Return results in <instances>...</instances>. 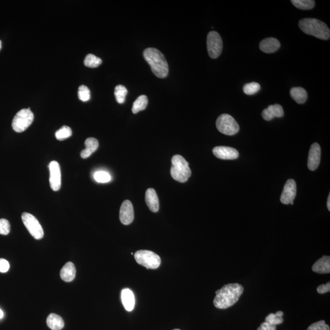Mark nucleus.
<instances>
[{"mask_svg": "<svg viewBox=\"0 0 330 330\" xmlns=\"http://www.w3.org/2000/svg\"><path fill=\"white\" fill-rule=\"evenodd\" d=\"M102 63V59L92 54L88 55L84 60L85 65L91 68H97Z\"/></svg>", "mask_w": 330, "mask_h": 330, "instance_id": "obj_27", "label": "nucleus"}, {"mask_svg": "<svg viewBox=\"0 0 330 330\" xmlns=\"http://www.w3.org/2000/svg\"><path fill=\"white\" fill-rule=\"evenodd\" d=\"M307 330H330V329L329 325L325 324L324 320H320L311 325Z\"/></svg>", "mask_w": 330, "mask_h": 330, "instance_id": "obj_34", "label": "nucleus"}, {"mask_svg": "<svg viewBox=\"0 0 330 330\" xmlns=\"http://www.w3.org/2000/svg\"><path fill=\"white\" fill-rule=\"evenodd\" d=\"M11 231V225L8 220L2 219H0V234L1 235H8Z\"/></svg>", "mask_w": 330, "mask_h": 330, "instance_id": "obj_33", "label": "nucleus"}, {"mask_svg": "<svg viewBox=\"0 0 330 330\" xmlns=\"http://www.w3.org/2000/svg\"><path fill=\"white\" fill-rule=\"evenodd\" d=\"M119 219L124 225H128L134 220V210L132 204L129 200L124 201L119 212Z\"/></svg>", "mask_w": 330, "mask_h": 330, "instance_id": "obj_12", "label": "nucleus"}, {"mask_svg": "<svg viewBox=\"0 0 330 330\" xmlns=\"http://www.w3.org/2000/svg\"><path fill=\"white\" fill-rule=\"evenodd\" d=\"M290 94L292 98L298 104H304L308 99L307 92L303 88H293L291 90Z\"/></svg>", "mask_w": 330, "mask_h": 330, "instance_id": "obj_22", "label": "nucleus"}, {"mask_svg": "<svg viewBox=\"0 0 330 330\" xmlns=\"http://www.w3.org/2000/svg\"><path fill=\"white\" fill-rule=\"evenodd\" d=\"M3 312H2V310L0 309V319H2L3 317Z\"/></svg>", "mask_w": 330, "mask_h": 330, "instance_id": "obj_39", "label": "nucleus"}, {"mask_svg": "<svg viewBox=\"0 0 330 330\" xmlns=\"http://www.w3.org/2000/svg\"><path fill=\"white\" fill-rule=\"evenodd\" d=\"M327 207H328V209H329V210L330 211V195H329V198H328Z\"/></svg>", "mask_w": 330, "mask_h": 330, "instance_id": "obj_38", "label": "nucleus"}, {"mask_svg": "<svg viewBox=\"0 0 330 330\" xmlns=\"http://www.w3.org/2000/svg\"><path fill=\"white\" fill-rule=\"evenodd\" d=\"M1 45H1V40H0V50H1Z\"/></svg>", "mask_w": 330, "mask_h": 330, "instance_id": "obj_40", "label": "nucleus"}, {"mask_svg": "<svg viewBox=\"0 0 330 330\" xmlns=\"http://www.w3.org/2000/svg\"><path fill=\"white\" fill-rule=\"evenodd\" d=\"M313 272L320 274H330V257L329 256H324L315 262L312 267Z\"/></svg>", "mask_w": 330, "mask_h": 330, "instance_id": "obj_19", "label": "nucleus"}, {"mask_svg": "<svg viewBox=\"0 0 330 330\" xmlns=\"http://www.w3.org/2000/svg\"><path fill=\"white\" fill-rule=\"evenodd\" d=\"M299 27L305 34L322 40H329L330 30L326 24L316 18H303L299 22Z\"/></svg>", "mask_w": 330, "mask_h": 330, "instance_id": "obj_3", "label": "nucleus"}, {"mask_svg": "<svg viewBox=\"0 0 330 330\" xmlns=\"http://www.w3.org/2000/svg\"><path fill=\"white\" fill-rule=\"evenodd\" d=\"M218 130L226 135H234L239 131V126L235 119L228 114H223L218 118L216 122Z\"/></svg>", "mask_w": 330, "mask_h": 330, "instance_id": "obj_7", "label": "nucleus"}, {"mask_svg": "<svg viewBox=\"0 0 330 330\" xmlns=\"http://www.w3.org/2000/svg\"><path fill=\"white\" fill-rule=\"evenodd\" d=\"M75 275L76 269L75 265L71 262L66 263L64 265V267L62 268L60 272L61 279L66 282L73 281L74 278H75Z\"/></svg>", "mask_w": 330, "mask_h": 330, "instance_id": "obj_20", "label": "nucleus"}, {"mask_svg": "<svg viewBox=\"0 0 330 330\" xmlns=\"http://www.w3.org/2000/svg\"><path fill=\"white\" fill-rule=\"evenodd\" d=\"M318 293L320 294H324L329 293L330 291V282L325 284H322L317 288Z\"/></svg>", "mask_w": 330, "mask_h": 330, "instance_id": "obj_36", "label": "nucleus"}, {"mask_svg": "<svg viewBox=\"0 0 330 330\" xmlns=\"http://www.w3.org/2000/svg\"><path fill=\"white\" fill-rule=\"evenodd\" d=\"M47 324L52 330H61L64 326V320L59 315L50 314L47 317Z\"/></svg>", "mask_w": 330, "mask_h": 330, "instance_id": "obj_23", "label": "nucleus"}, {"mask_svg": "<svg viewBox=\"0 0 330 330\" xmlns=\"http://www.w3.org/2000/svg\"><path fill=\"white\" fill-rule=\"evenodd\" d=\"M284 312H278L276 314H270L265 318V322L272 325H280L284 322L283 319Z\"/></svg>", "mask_w": 330, "mask_h": 330, "instance_id": "obj_25", "label": "nucleus"}, {"mask_svg": "<svg viewBox=\"0 0 330 330\" xmlns=\"http://www.w3.org/2000/svg\"><path fill=\"white\" fill-rule=\"evenodd\" d=\"M94 178L98 183H108L111 180V176L106 171H97L94 174Z\"/></svg>", "mask_w": 330, "mask_h": 330, "instance_id": "obj_31", "label": "nucleus"}, {"mask_svg": "<svg viewBox=\"0 0 330 330\" xmlns=\"http://www.w3.org/2000/svg\"><path fill=\"white\" fill-rule=\"evenodd\" d=\"M280 42L276 38L269 37L260 42L259 48L263 52L272 54L276 52L280 47Z\"/></svg>", "mask_w": 330, "mask_h": 330, "instance_id": "obj_17", "label": "nucleus"}, {"mask_svg": "<svg viewBox=\"0 0 330 330\" xmlns=\"http://www.w3.org/2000/svg\"><path fill=\"white\" fill-rule=\"evenodd\" d=\"M21 220H22L24 225L33 238L37 240H40L43 238L44 235V230L39 221L34 215L29 213L24 212L21 215Z\"/></svg>", "mask_w": 330, "mask_h": 330, "instance_id": "obj_8", "label": "nucleus"}, {"mask_svg": "<svg viewBox=\"0 0 330 330\" xmlns=\"http://www.w3.org/2000/svg\"><path fill=\"white\" fill-rule=\"evenodd\" d=\"M213 153L215 157L222 160H234L238 157V152L234 148L217 147L214 148Z\"/></svg>", "mask_w": 330, "mask_h": 330, "instance_id": "obj_14", "label": "nucleus"}, {"mask_svg": "<svg viewBox=\"0 0 330 330\" xmlns=\"http://www.w3.org/2000/svg\"><path fill=\"white\" fill-rule=\"evenodd\" d=\"M122 303L126 311L131 312L135 307V299L133 292L130 289H124L121 292Z\"/></svg>", "mask_w": 330, "mask_h": 330, "instance_id": "obj_18", "label": "nucleus"}, {"mask_svg": "<svg viewBox=\"0 0 330 330\" xmlns=\"http://www.w3.org/2000/svg\"><path fill=\"white\" fill-rule=\"evenodd\" d=\"M296 194V185L293 179H289L286 182L281 196V202L284 204H293V200Z\"/></svg>", "mask_w": 330, "mask_h": 330, "instance_id": "obj_11", "label": "nucleus"}, {"mask_svg": "<svg viewBox=\"0 0 330 330\" xmlns=\"http://www.w3.org/2000/svg\"><path fill=\"white\" fill-rule=\"evenodd\" d=\"M148 104V99L147 95H142L138 97L134 102L132 107V112L134 114L143 111L147 109Z\"/></svg>", "mask_w": 330, "mask_h": 330, "instance_id": "obj_24", "label": "nucleus"}, {"mask_svg": "<svg viewBox=\"0 0 330 330\" xmlns=\"http://www.w3.org/2000/svg\"><path fill=\"white\" fill-rule=\"evenodd\" d=\"M78 96L79 99L83 102H87L90 99L91 92L87 86L81 85L78 88Z\"/></svg>", "mask_w": 330, "mask_h": 330, "instance_id": "obj_32", "label": "nucleus"}, {"mask_svg": "<svg viewBox=\"0 0 330 330\" xmlns=\"http://www.w3.org/2000/svg\"><path fill=\"white\" fill-rule=\"evenodd\" d=\"M10 267L8 260L4 259H0V272L6 273L8 271Z\"/></svg>", "mask_w": 330, "mask_h": 330, "instance_id": "obj_35", "label": "nucleus"}, {"mask_svg": "<svg viewBox=\"0 0 330 330\" xmlns=\"http://www.w3.org/2000/svg\"><path fill=\"white\" fill-rule=\"evenodd\" d=\"M171 174L174 180L179 183H185L191 175L189 164L180 155H175L172 158Z\"/></svg>", "mask_w": 330, "mask_h": 330, "instance_id": "obj_4", "label": "nucleus"}, {"mask_svg": "<svg viewBox=\"0 0 330 330\" xmlns=\"http://www.w3.org/2000/svg\"><path fill=\"white\" fill-rule=\"evenodd\" d=\"M207 46L210 58H217L223 50V41L220 35L216 32H210L207 35Z\"/></svg>", "mask_w": 330, "mask_h": 330, "instance_id": "obj_9", "label": "nucleus"}, {"mask_svg": "<svg viewBox=\"0 0 330 330\" xmlns=\"http://www.w3.org/2000/svg\"><path fill=\"white\" fill-rule=\"evenodd\" d=\"M145 60L149 64L152 73L155 76L164 78L169 73L168 64L164 55L155 48H147L143 52Z\"/></svg>", "mask_w": 330, "mask_h": 330, "instance_id": "obj_2", "label": "nucleus"}, {"mask_svg": "<svg viewBox=\"0 0 330 330\" xmlns=\"http://www.w3.org/2000/svg\"><path fill=\"white\" fill-rule=\"evenodd\" d=\"M34 120V114L29 109H22L16 114L12 127L16 132L21 133L29 128Z\"/></svg>", "mask_w": 330, "mask_h": 330, "instance_id": "obj_6", "label": "nucleus"}, {"mask_svg": "<svg viewBox=\"0 0 330 330\" xmlns=\"http://www.w3.org/2000/svg\"><path fill=\"white\" fill-rule=\"evenodd\" d=\"M260 89V85L257 82L247 83L243 87V92L246 95H253L257 93Z\"/></svg>", "mask_w": 330, "mask_h": 330, "instance_id": "obj_30", "label": "nucleus"}, {"mask_svg": "<svg viewBox=\"0 0 330 330\" xmlns=\"http://www.w3.org/2000/svg\"><path fill=\"white\" fill-rule=\"evenodd\" d=\"M50 185L53 190L57 191L61 186V173L60 166L58 162L52 161L50 163Z\"/></svg>", "mask_w": 330, "mask_h": 330, "instance_id": "obj_10", "label": "nucleus"}, {"mask_svg": "<svg viewBox=\"0 0 330 330\" xmlns=\"http://www.w3.org/2000/svg\"><path fill=\"white\" fill-rule=\"evenodd\" d=\"M262 116L265 121H271L275 118H281L284 116L283 107L279 104L269 105L267 109L263 110Z\"/></svg>", "mask_w": 330, "mask_h": 330, "instance_id": "obj_15", "label": "nucleus"}, {"mask_svg": "<svg viewBox=\"0 0 330 330\" xmlns=\"http://www.w3.org/2000/svg\"><path fill=\"white\" fill-rule=\"evenodd\" d=\"M145 201L150 211L155 213L159 211V200L154 189H147L146 192Z\"/></svg>", "mask_w": 330, "mask_h": 330, "instance_id": "obj_16", "label": "nucleus"}, {"mask_svg": "<svg viewBox=\"0 0 330 330\" xmlns=\"http://www.w3.org/2000/svg\"><path fill=\"white\" fill-rule=\"evenodd\" d=\"M86 149L81 153V157L83 159H87L92 155L93 153L96 151L99 147V142L94 138H89L85 141Z\"/></svg>", "mask_w": 330, "mask_h": 330, "instance_id": "obj_21", "label": "nucleus"}, {"mask_svg": "<svg viewBox=\"0 0 330 330\" xmlns=\"http://www.w3.org/2000/svg\"><path fill=\"white\" fill-rule=\"evenodd\" d=\"M134 257L138 264L147 269H157L161 264V258L151 251H138L135 253Z\"/></svg>", "mask_w": 330, "mask_h": 330, "instance_id": "obj_5", "label": "nucleus"}, {"mask_svg": "<svg viewBox=\"0 0 330 330\" xmlns=\"http://www.w3.org/2000/svg\"><path fill=\"white\" fill-rule=\"evenodd\" d=\"M321 149L318 143H314L310 148L308 156V167L311 171H314L320 164Z\"/></svg>", "mask_w": 330, "mask_h": 330, "instance_id": "obj_13", "label": "nucleus"}, {"mask_svg": "<svg viewBox=\"0 0 330 330\" xmlns=\"http://www.w3.org/2000/svg\"><path fill=\"white\" fill-rule=\"evenodd\" d=\"M72 134V129L68 126H64L55 133V137L57 140L62 141L71 137Z\"/></svg>", "mask_w": 330, "mask_h": 330, "instance_id": "obj_29", "label": "nucleus"}, {"mask_svg": "<svg viewBox=\"0 0 330 330\" xmlns=\"http://www.w3.org/2000/svg\"><path fill=\"white\" fill-rule=\"evenodd\" d=\"M244 288L241 284L232 283L226 284L215 292L214 305L218 309L226 310L233 307L238 302L242 295Z\"/></svg>", "mask_w": 330, "mask_h": 330, "instance_id": "obj_1", "label": "nucleus"}, {"mask_svg": "<svg viewBox=\"0 0 330 330\" xmlns=\"http://www.w3.org/2000/svg\"><path fill=\"white\" fill-rule=\"evenodd\" d=\"M257 330H276V326L268 324L267 322H263Z\"/></svg>", "mask_w": 330, "mask_h": 330, "instance_id": "obj_37", "label": "nucleus"}, {"mask_svg": "<svg viewBox=\"0 0 330 330\" xmlns=\"http://www.w3.org/2000/svg\"><path fill=\"white\" fill-rule=\"evenodd\" d=\"M127 94H128V90L124 86L121 85L116 86L114 90V95L119 104H124Z\"/></svg>", "mask_w": 330, "mask_h": 330, "instance_id": "obj_28", "label": "nucleus"}, {"mask_svg": "<svg viewBox=\"0 0 330 330\" xmlns=\"http://www.w3.org/2000/svg\"><path fill=\"white\" fill-rule=\"evenodd\" d=\"M179 330V329H174V330Z\"/></svg>", "mask_w": 330, "mask_h": 330, "instance_id": "obj_41", "label": "nucleus"}, {"mask_svg": "<svg viewBox=\"0 0 330 330\" xmlns=\"http://www.w3.org/2000/svg\"><path fill=\"white\" fill-rule=\"evenodd\" d=\"M292 3L301 10H310L314 8L315 1L312 0H292Z\"/></svg>", "mask_w": 330, "mask_h": 330, "instance_id": "obj_26", "label": "nucleus"}]
</instances>
